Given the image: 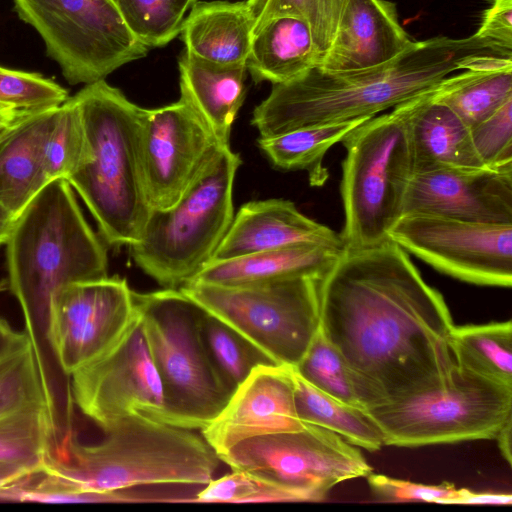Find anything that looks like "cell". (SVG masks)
I'll list each match as a JSON object with an SVG mask.
<instances>
[{
	"mask_svg": "<svg viewBox=\"0 0 512 512\" xmlns=\"http://www.w3.org/2000/svg\"><path fill=\"white\" fill-rule=\"evenodd\" d=\"M453 327L441 293L391 240L346 249L321 280L320 329L365 410L443 386Z\"/></svg>",
	"mask_w": 512,
	"mask_h": 512,
	"instance_id": "cell-1",
	"label": "cell"
},
{
	"mask_svg": "<svg viewBox=\"0 0 512 512\" xmlns=\"http://www.w3.org/2000/svg\"><path fill=\"white\" fill-rule=\"evenodd\" d=\"M6 287L17 299L52 423L75 420L71 379L50 336L51 307L68 284L108 277L107 251L86 221L65 179L46 184L17 216L5 243Z\"/></svg>",
	"mask_w": 512,
	"mask_h": 512,
	"instance_id": "cell-2",
	"label": "cell"
},
{
	"mask_svg": "<svg viewBox=\"0 0 512 512\" xmlns=\"http://www.w3.org/2000/svg\"><path fill=\"white\" fill-rule=\"evenodd\" d=\"M483 54L501 55L474 35L438 36L416 41L396 59L370 69L333 72L316 66L293 80L272 84L251 123L260 137H272L302 127L372 118L430 92L464 69L470 57Z\"/></svg>",
	"mask_w": 512,
	"mask_h": 512,
	"instance_id": "cell-3",
	"label": "cell"
},
{
	"mask_svg": "<svg viewBox=\"0 0 512 512\" xmlns=\"http://www.w3.org/2000/svg\"><path fill=\"white\" fill-rule=\"evenodd\" d=\"M195 431L133 414L104 431L97 443L73 438L42 468L89 503L95 501L93 492L158 485L203 487L223 462Z\"/></svg>",
	"mask_w": 512,
	"mask_h": 512,
	"instance_id": "cell-4",
	"label": "cell"
},
{
	"mask_svg": "<svg viewBox=\"0 0 512 512\" xmlns=\"http://www.w3.org/2000/svg\"><path fill=\"white\" fill-rule=\"evenodd\" d=\"M85 130L88 158L67 179L113 247L140 237L151 207L140 158L142 107L105 80L72 96Z\"/></svg>",
	"mask_w": 512,
	"mask_h": 512,
	"instance_id": "cell-5",
	"label": "cell"
},
{
	"mask_svg": "<svg viewBox=\"0 0 512 512\" xmlns=\"http://www.w3.org/2000/svg\"><path fill=\"white\" fill-rule=\"evenodd\" d=\"M240 164L230 146L222 147L173 205L151 208L129 249L136 265L163 288L179 289L212 260L234 217Z\"/></svg>",
	"mask_w": 512,
	"mask_h": 512,
	"instance_id": "cell-6",
	"label": "cell"
},
{
	"mask_svg": "<svg viewBox=\"0 0 512 512\" xmlns=\"http://www.w3.org/2000/svg\"><path fill=\"white\" fill-rule=\"evenodd\" d=\"M134 299L162 383L167 421L200 431L233 394L207 350L205 310L180 289L134 291Z\"/></svg>",
	"mask_w": 512,
	"mask_h": 512,
	"instance_id": "cell-7",
	"label": "cell"
},
{
	"mask_svg": "<svg viewBox=\"0 0 512 512\" xmlns=\"http://www.w3.org/2000/svg\"><path fill=\"white\" fill-rule=\"evenodd\" d=\"M341 197L346 249L373 247L389 239L403 216L413 176L412 154L403 104L372 117L343 140Z\"/></svg>",
	"mask_w": 512,
	"mask_h": 512,
	"instance_id": "cell-8",
	"label": "cell"
},
{
	"mask_svg": "<svg viewBox=\"0 0 512 512\" xmlns=\"http://www.w3.org/2000/svg\"><path fill=\"white\" fill-rule=\"evenodd\" d=\"M294 277L245 285L187 282L179 289L262 350L294 368L320 329V285Z\"/></svg>",
	"mask_w": 512,
	"mask_h": 512,
	"instance_id": "cell-9",
	"label": "cell"
},
{
	"mask_svg": "<svg viewBox=\"0 0 512 512\" xmlns=\"http://www.w3.org/2000/svg\"><path fill=\"white\" fill-rule=\"evenodd\" d=\"M384 445L419 447L495 439L512 419V386L455 365L441 387L366 409Z\"/></svg>",
	"mask_w": 512,
	"mask_h": 512,
	"instance_id": "cell-10",
	"label": "cell"
},
{
	"mask_svg": "<svg viewBox=\"0 0 512 512\" xmlns=\"http://www.w3.org/2000/svg\"><path fill=\"white\" fill-rule=\"evenodd\" d=\"M70 85L104 80L148 47L128 28L115 0H13Z\"/></svg>",
	"mask_w": 512,
	"mask_h": 512,
	"instance_id": "cell-11",
	"label": "cell"
},
{
	"mask_svg": "<svg viewBox=\"0 0 512 512\" xmlns=\"http://www.w3.org/2000/svg\"><path fill=\"white\" fill-rule=\"evenodd\" d=\"M218 456L231 470L252 473L313 502L341 482L372 473L354 445L312 424L241 441Z\"/></svg>",
	"mask_w": 512,
	"mask_h": 512,
	"instance_id": "cell-12",
	"label": "cell"
},
{
	"mask_svg": "<svg viewBox=\"0 0 512 512\" xmlns=\"http://www.w3.org/2000/svg\"><path fill=\"white\" fill-rule=\"evenodd\" d=\"M389 239L438 271L476 285L511 287L512 224L407 214Z\"/></svg>",
	"mask_w": 512,
	"mask_h": 512,
	"instance_id": "cell-13",
	"label": "cell"
},
{
	"mask_svg": "<svg viewBox=\"0 0 512 512\" xmlns=\"http://www.w3.org/2000/svg\"><path fill=\"white\" fill-rule=\"evenodd\" d=\"M70 379L75 406L103 432L133 414L168 423L162 383L138 310L120 340Z\"/></svg>",
	"mask_w": 512,
	"mask_h": 512,
	"instance_id": "cell-14",
	"label": "cell"
},
{
	"mask_svg": "<svg viewBox=\"0 0 512 512\" xmlns=\"http://www.w3.org/2000/svg\"><path fill=\"white\" fill-rule=\"evenodd\" d=\"M137 316L134 291L119 276L63 287L51 307L50 336L67 375L108 352Z\"/></svg>",
	"mask_w": 512,
	"mask_h": 512,
	"instance_id": "cell-15",
	"label": "cell"
},
{
	"mask_svg": "<svg viewBox=\"0 0 512 512\" xmlns=\"http://www.w3.org/2000/svg\"><path fill=\"white\" fill-rule=\"evenodd\" d=\"M222 148L181 99L141 110L140 158L151 208L173 205Z\"/></svg>",
	"mask_w": 512,
	"mask_h": 512,
	"instance_id": "cell-16",
	"label": "cell"
},
{
	"mask_svg": "<svg viewBox=\"0 0 512 512\" xmlns=\"http://www.w3.org/2000/svg\"><path fill=\"white\" fill-rule=\"evenodd\" d=\"M415 213L512 224V168H446L414 174L403 216Z\"/></svg>",
	"mask_w": 512,
	"mask_h": 512,
	"instance_id": "cell-17",
	"label": "cell"
},
{
	"mask_svg": "<svg viewBox=\"0 0 512 512\" xmlns=\"http://www.w3.org/2000/svg\"><path fill=\"white\" fill-rule=\"evenodd\" d=\"M304 426L295 408L292 368L260 365L200 433L221 454L241 441Z\"/></svg>",
	"mask_w": 512,
	"mask_h": 512,
	"instance_id": "cell-18",
	"label": "cell"
},
{
	"mask_svg": "<svg viewBox=\"0 0 512 512\" xmlns=\"http://www.w3.org/2000/svg\"><path fill=\"white\" fill-rule=\"evenodd\" d=\"M302 244L346 250L340 233L305 216L293 202L275 198L250 201L234 214L212 260Z\"/></svg>",
	"mask_w": 512,
	"mask_h": 512,
	"instance_id": "cell-19",
	"label": "cell"
},
{
	"mask_svg": "<svg viewBox=\"0 0 512 512\" xmlns=\"http://www.w3.org/2000/svg\"><path fill=\"white\" fill-rule=\"evenodd\" d=\"M413 41L387 0H345L333 41L318 67L333 72L381 66L410 49Z\"/></svg>",
	"mask_w": 512,
	"mask_h": 512,
	"instance_id": "cell-20",
	"label": "cell"
},
{
	"mask_svg": "<svg viewBox=\"0 0 512 512\" xmlns=\"http://www.w3.org/2000/svg\"><path fill=\"white\" fill-rule=\"evenodd\" d=\"M433 90L403 103L413 175L446 168H486L476 152L470 128L433 98Z\"/></svg>",
	"mask_w": 512,
	"mask_h": 512,
	"instance_id": "cell-21",
	"label": "cell"
},
{
	"mask_svg": "<svg viewBox=\"0 0 512 512\" xmlns=\"http://www.w3.org/2000/svg\"><path fill=\"white\" fill-rule=\"evenodd\" d=\"M59 106L21 115L0 142V206L16 217L50 182L44 146Z\"/></svg>",
	"mask_w": 512,
	"mask_h": 512,
	"instance_id": "cell-22",
	"label": "cell"
},
{
	"mask_svg": "<svg viewBox=\"0 0 512 512\" xmlns=\"http://www.w3.org/2000/svg\"><path fill=\"white\" fill-rule=\"evenodd\" d=\"M179 72L180 99L221 147H229L231 127L245 99L246 65H219L184 51Z\"/></svg>",
	"mask_w": 512,
	"mask_h": 512,
	"instance_id": "cell-23",
	"label": "cell"
},
{
	"mask_svg": "<svg viewBox=\"0 0 512 512\" xmlns=\"http://www.w3.org/2000/svg\"><path fill=\"white\" fill-rule=\"evenodd\" d=\"M256 18L245 2H196L180 34L185 51L219 65H246Z\"/></svg>",
	"mask_w": 512,
	"mask_h": 512,
	"instance_id": "cell-24",
	"label": "cell"
},
{
	"mask_svg": "<svg viewBox=\"0 0 512 512\" xmlns=\"http://www.w3.org/2000/svg\"><path fill=\"white\" fill-rule=\"evenodd\" d=\"M342 253L320 245L302 244L211 260L188 282L245 285L304 276L323 279Z\"/></svg>",
	"mask_w": 512,
	"mask_h": 512,
	"instance_id": "cell-25",
	"label": "cell"
},
{
	"mask_svg": "<svg viewBox=\"0 0 512 512\" xmlns=\"http://www.w3.org/2000/svg\"><path fill=\"white\" fill-rule=\"evenodd\" d=\"M319 61L309 24L301 17L283 14L255 29L246 68L255 82L279 84L305 74Z\"/></svg>",
	"mask_w": 512,
	"mask_h": 512,
	"instance_id": "cell-26",
	"label": "cell"
},
{
	"mask_svg": "<svg viewBox=\"0 0 512 512\" xmlns=\"http://www.w3.org/2000/svg\"><path fill=\"white\" fill-rule=\"evenodd\" d=\"M371 118L294 129L272 137H259V148L282 170H306L312 186H322L329 173L323 166L326 152Z\"/></svg>",
	"mask_w": 512,
	"mask_h": 512,
	"instance_id": "cell-27",
	"label": "cell"
},
{
	"mask_svg": "<svg viewBox=\"0 0 512 512\" xmlns=\"http://www.w3.org/2000/svg\"><path fill=\"white\" fill-rule=\"evenodd\" d=\"M294 401L299 419L340 435L355 447L377 451L384 437L377 423L359 406L341 402L305 381L292 368Z\"/></svg>",
	"mask_w": 512,
	"mask_h": 512,
	"instance_id": "cell-28",
	"label": "cell"
},
{
	"mask_svg": "<svg viewBox=\"0 0 512 512\" xmlns=\"http://www.w3.org/2000/svg\"><path fill=\"white\" fill-rule=\"evenodd\" d=\"M432 96L471 128L512 99V66L466 70L446 78L432 91Z\"/></svg>",
	"mask_w": 512,
	"mask_h": 512,
	"instance_id": "cell-29",
	"label": "cell"
},
{
	"mask_svg": "<svg viewBox=\"0 0 512 512\" xmlns=\"http://www.w3.org/2000/svg\"><path fill=\"white\" fill-rule=\"evenodd\" d=\"M449 347L458 367L512 386V323L454 326Z\"/></svg>",
	"mask_w": 512,
	"mask_h": 512,
	"instance_id": "cell-30",
	"label": "cell"
},
{
	"mask_svg": "<svg viewBox=\"0 0 512 512\" xmlns=\"http://www.w3.org/2000/svg\"><path fill=\"white\" fill-rule=\"evenodd\" d=\"M203 338L221 378L232 392L260 365H276L232 327L205 311Z\"/></svg>",
	"mask_w": 512,
	"mask_h": 512,
	"instance_id": "cell-31",
	"label": "cell"
},
{
	"mask_svg": "<svg viewBox=\"0 0 512 512\" xmlns=\"http://www.w3.org/2000/svg\"><path fill=\"white\" fill-rule=\"evenodd\" d=\"M39 406L47 407V402L33 349L25 335L0 356V418Z\"/></svg>",
	"mask_w": 512,
	"mask_h": 512,
	"instance_id": "cell-32",
	"label": "cell"
},
{
	"mask_svg": "<svg viewBox=\"0 0 512 512\" xmlns=\"http://www.w3.org/2000/svg\"><path fill=\"white\" fill-rule=\"evenodd\" d=\"M88 158L82 117L72 97L59 108L44 146V167L49 181L67 179Z\"/></svg>",
	"mask_w": 512,
	"mask_h": 512,
	"instance_id": "cell-33",
	"label": "cell"
},
{
	"mask_svg": "<svg viewBox=\"0 0 512 512\" xmlns=\"http://www.w3.org/2000/svg\"><path fill=\"white\" fill-rule=\"evenodd\" d=\"M293 369L323 393L346 404L362 407L346 363L321 329Z\"/></svg>",
	"mask_w": 512,
	"mask_h": 512,
	"instance_id": "cell-34",
	"label": "cell"
},
{
	"mask_svg": "<svg viewBox=\"0 0 512 512\" xmlns=\"http://www.w3.org/2000/svg\"><path fill=\"white\" fill-rule=\"evenodd\" d=\"M131 32L148 48L172 41L188 10L183 0H115Z\"/></svg>",
	"mask_w": 512,
	"mask_h": 512,
	"instance_id": "cell-35",
	"label": "cell"
},
{
	"mask_svg": "<svg viewBox=\"0 0 512 512\" xmlns=\"http://www.w3.org/2000/svg\"><path fill=\"white\" fill-rule=\"evenodd\" d=\"M256 24L276 15H295L310 26L320 60L329 49L336 33L345 0H247ZM320 62V61H319Z\"/></svg>",
	"mask_w": 512,
	"mask_h": 512,
	"instance_id": "cell-36",
	"label": "cell"
},
{
	"mask_svg": "<svg viewBox=\"0 0 512 512\" xmlns=\"http://www.w3.org/2000/svg\"><path fill=\"white\" fill-rule=\"evenodd\" d=\"M308 498L252 473L232 470L198 490L193 503L302 502Z\"/></svg>",
	"mask_w": 512,
	"mask_h": 512,
	"instance_id": "cell-37",
	"label": "cell"
},
{
	"mask_svg": "<svg viewBox=\"0 0 512 512\" xmlns=\"http://www.w3.org/2000/svg\"><path fill=\"white\" fill-rule=\"evenodd\" d=\"M67 99V91L42 74L0 65V105L34 112L59 106Z\"/></svg>",
	"mask_w": 512,
	"mask_h": 512,
	"instance_id": "cell-38",
	"label": "cell"
},
{
	"mask_svg": "<svg viewBox=\"0 0 512 512\" xmlns=\"http://www.w3.org/2000/svg\"><path fill=\"white\" fill-rule=\"evenodd\" d=\"M368 484L374 495L385 502H433L438 504H469L473 491L457 489L453 484L428 485L369 474Z\"/></svg>",
	"mask_w": 512,
	"mask_h": 512,
	"instance_id": "cell-39",
	"label": "cell"
},
{
	"mask_svg": "<svg viewBox=\"0 0 512 512\" xmlns=\"http://www.w3.org/2000/svg\"><path fill=\"white\" fill-rule=\"evenodd\" d=\"M476 152L492 169L512 168V99L470 128Z\"/></svg>",
	"mask_w": 512,
	"mask_h": 512,
	"instance_id": "cell-40",
	"label": "cell"
},
{
	"mask_svg": "<svg viewBox=\"0 0 512 512\" xmlns=\"http://www.w3.org/2000/svg\"><path fill=\"white\" fill-rule=\"evenodd\" d=\"M474 36L498 53L512 56V0H493Z\"/></svg>",
	"mask_w": 512,
	"mask_h": 512,
	"instance_id": "cell-41",
	"label": "cell"
},
{
	"mask_svg": "<svg viewBox=\"0 0 512 512\" xmlns=\"http://www.w3.org/2000/svg\"><path fill=\"white\" fill-rule=\"evenodd\" d=\"M25 335L24 332L13 330L7 322L0 318V356L21 341Z\"/></svg>",
	"mask_w": 512,
	"mask_h": 512,
	"instance_id": "cell-42",
	"label": "cell"
},
{
	"mask_svg": "<svg viewBox=\"0 0 512 512\" xmlns=\"http://www.w3.org/2000/svg\"><path fill=\"white\" fill-rule=\"evenodd\" d=\"M495 439L504 459L510 465L512 460L511 439H512V419L508 420L500 429Z\"/></svg>",
	"mask_w": 512,
	"mask_h": 512,
	"instance_id": "cell-43",
	"label": "cell"
},
{
	"mask_svg": "<svg viewBox=\"0 0 512 512\" xmlns=\"http://www.w3.org/2000/svg\"><path fill=\"white\" fill-rule=\"evenodd\" d=\"M16 218L15 215L0 206V245L7 242L13 230Z\"/></svg>",
	"mask_w": 512,
	"mask_h": 512,
	"instance_id": "cell-44",
	"label": "cell"
},
{
	"mask_svg": "<svg viewBox=\"0 0 512 512\" xmlns=\"http://www.w3.org/2000/svg\"><path fill=\"white\" fill-rule=\"evenodd\" d=\"M26 112H20L9 107L0 105V124L12 121Z\"/></svg>",
	"mask_w": 512,
	"mask_h": 512,
	"instance_id": "cell-45",
	"label": "cell"
},
{
	"mask_svg": "<svg viewBox=\"0 0 512 512\" xmlns=\"http://www.w3.org/2000/svg\"><path fill=\"white\" fill-rule=\"evenodd\" d=\"M21 115H23V114H21ZM20 116H18L16 119H14L12 121L0 124V142L6 137V135L9 133L10 129L12 128V126L14 125V123Z\"/></svg>",
	"mask_w": 512,
	"mask_h": 512,
	"instance_id": "cell-46",
	"label": "cell"
},
{
	"mask_svg": "<svg viewBox=\"0 0 512 512\" xmlns=\"http://www.w3.org/2000/svg\"><path fill=\"white\" fill-rule=\"evenodd\" d=\"M187 6L190 8L194 3H196L197 0H183Z\"/></svg>",
	"mask_w": 512,
	"mask_h": 512,
	"instance_id": "cell-47",
	"label": "cell"
}]
</instances>
